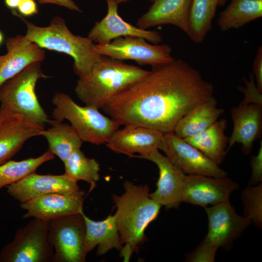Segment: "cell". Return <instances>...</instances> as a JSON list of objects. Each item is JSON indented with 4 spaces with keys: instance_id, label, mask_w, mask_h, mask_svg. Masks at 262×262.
Listing matches in <instances>:
<instances>
[{
    "instance_id": "6da1fadb",
    "label": "cell",
    "mask_w": 262,
    "mask_h": 262,
    "mask_svg": "<svg viewBox=\"0 0 262 262\" xmlns=\"http://www.w3.org/2000/svg\"><path fill=\"white\" fill-rule=\"evenodd\" d=\"M214 87L182 59L152 66L145 77L109 99L101 109L119 126L172 132L179 121L213 96Z\"/></svg>"
},
{
    "instance_id": "7a4b0ae2",
    "label": "cell",
    "mask_w": 262,
    "mask_h": 262,
    "mask_svg": "<svg viewBox=\"0 0 262 262\" xmlns=\"http://www.w3.org/2000/svg\"><path fill=\"white\" fill-rule=\"evenodd\" d=\"M125 192L113 195L116 207L115 213L121 244V255L124 260L130 259L134 251L146 241L145 230L157 217L161 206L149 196L147 185H137L126 180Z\"/></svg>"
},
{
    "instance_id": "3957f363",
    "label": "cell",
    "mask_w": 262,
    "mask_h": 262,
    "mask_svg": "<svg viewBox=\"0 0 262 262\" xmlns=\"http://www.w3.org/2000/svg\"><path fill=\"white\" fill-rule=\"evenodd\" d=\"M12 13L27 27L24 37L42 49L66 53L73 59V69L79 78L88 74L102 55L96 50V44L87 36L76 35L70 32L63 18L54 17L49 25L39 27L26 19L15 10Z\"/></svg>"
},
{
    "instance_id": "277c9868",
    "label": "cell",
    "mask_w": 262,
    "mask_h": 262,
    "mask_svg": "<svg viewBox=\"0 0 262 262\" xmlns=\"http://www.w3.org/2000/svg\"><path fill=\"white\" fill-rule=\"evenodd\" d=\"M149 72L123 61L102 55L88 74L79 78L75 92L85 105L100 110L114 96Z\"/></svg>"
},
{
    "instance_id": "5b68a950",
    "label": "cell",
    "mask_w": 262,
    "mask_h": 262,
    "mask_svg": "<svg viewBox=\"0 0 262 262\" xmlns=\"http://www.w3.org/2000/svg\"><path fill=\"white\" fill-rule=\"evenodd\" d=\"M54 120L68 121L83 142L100 145L106 144L119 125L98 110L85 105L82 106L71 97L62 92H56L52 98Z\"/></svg>"
},
{
    "instance_id": "8992f818",
    "label": "cell",
    "mask_w": 262,
    "mask_h": 262,
    "mask_svg": "<svg viewBox=\"0 0 262 262\" xmlns=\"http://www.w3.org/2000/svg\"><path fill=\"white\" fill-rule=\"evenodd\" d=\"M204 208L208 220V233L197 247L187 254L189 262H214L217 249L231 244L251 223L236 213L229 201Z\"/></svg>"
},
{
    "instance_id": "52a82bcc",
    "label": "cell",
    "mask_w": 262,
    "mask_h": 262,
    "mask_svg": "<svg viewBox=\"0 0 262 262\" xmlns=\"http://www.w3.org/2000/svg\"><path fill=\"white\" fill-rule=\"evenodd\" d=\"M41 62L32 63L4 82L0 86V102L1 106L44 126L51 120L40 104L35 90L38 80L49 77L43 72Z\"/></svg>"
},
{
    "instance_id": "ba28073f",
    "label": "cell",
    "mask_w": 262,
    "mask_h": 262,
    "mask_svg": "<svg viewBox=\"0 0 262 262\" xmlns=\"http://www.w3.org/2000/svg\"><path fill=\"white\" fill-rule=\"evenodd\" d=\"M49 221L33 218L0 251V262H50L53 248L48 238Z\"/></svg>"
},
{
    "instance_id": "9c48e42d",
    "label": "cell",
    "mask_w": 262,
    "mask_h": 262,
    "mask_svg": "<svg viewBox=\"0 0 262 262\" xmlns=\"http://www.w3.org/2000/svg\"><path fill=\"white\" fill-rule=\"evenodd\" d=\"M82 212L49 222L48 238L54 250L52 262L85 261V223Z\"/></svg>"
},
{
    "instance_id": "30bf717a",
    "label": "cell",
    "mask_w": 262,
    "mask_h": 262,
    "mask_svg": "<svg viewBox=\"0 0 262 262\" xmlns=\"http://www.w3.org/2000/svg\"><path fill=\"white\" fill-rule=\"evenodd\" d=\"M145 39L132 36L120 37L105 44H96L100 55L123 61L131 60L140 65L151 66L167 63L174 58L166 44H151Z\"/></svg>"
},
{
    "instance_id": "8fae6325",
    "label": "cell",
    "mask_w": 262,
    "mask_h": 262,
    "mask_svg": "<svg viewBox=\"0 0 262 262\" xmlns=\"http://www.w3.org/2000/svg\"><path fill=\"white\" fill-rule=\"evenodd\" d=\"M158 149L188 175L219 178L228 175L218 164L173 131L164 133Z\"/></svg>"
},
{
    "instance_id": "7c38bea8",
    "label": "cell",
    "mask_w": 262,
    "mask_h": 262,
    "mask_svg": "<svg viewBox=\"0 0 262 262\" xmlns=\"http://www.w3.org/2000/svg\"><path fill=\"white\" fill-rule=\"evenodd\" d=\"M149 160L158 167L159 177L157 188L149 196L153 200L166 209L176 208L182 202L186 174L162 155L158 149L143 155H134Z\"/></svg>"
},
{
    "instance_id": "4fadbf2b",
    "label": "cell",
    "mask_w": 262,
    "mask_h": 262,
    "mask_svg": "<svg viewBox=\"0 0 262 262\" xmlns=\"http://www.w3.org/2000/svg\"><path fill=\"white\" fill-rule=\"evenodd\" d=\"M44 126L6 107L0 106V164L9 161L32 138L41 136Z\"/></svg>"
},
{
    "instance_id": "5bb4252c",
    "label": "cell",
    "mask_w": 262,
    "mask_h": 262,
    "mask_svg": "<svg viewBox=\"0 0 262 262\" xmlns=\"http://www.w3.org/2000/svg\"><path fill=\"white\" fill-rule=\"evenodd\" d=\"M238 183L227 176L212 177L186 175L182 202L203 207L229 201Z\"/></svg>"
},
{
    "instance_id": "9a60e30c",
    "label": "cell",
    "mask_w": 262,
    "mask_h": 262,
    "mask_svg": "<svg viewBox=\"0 0 262 262\" xmlns=\"http://www.w3.org/2000/svg\"><path fill=\"white\" fill-rule=\"evenodd\" d=\"M105 1L107 14L101 20L95 23L88 34L95 44H105L115 39L128 36L142 37L154 44L163 42L160 33L141 29L123 20L118 13V4L115 0Z\"/></svg>"
},
{
    "instance_id": "2e32d148",
    "label": "cell",
    "mask_w": 262,
    "mask_h": 262,
    "mask_svg": "<svg viewBox=\"0 0 262 262\" xmlns=\"http://www.w3.org/2000/svg\"><path fill=\"white\" fill-rule=\"evenodd\" d=\"M7 189L9 195L20 203L48 195L69 194L80 190L77 182L65 174L40 175L35 172L7 186Z\"/></svg>"
},
{
    "instance_id": "e0dca14e",
    "label": "cell",
    "mask_w": 262,
    "mask_h": 262,
    "mask_svg": "<svg viewBox=\"0 0 262 262\" xmlns=\"http://www.w3.org/2000/svg\"><path fill=\"white\" fill-rule=\"evenodd\" d=\"M233 130L226 152L236 143L241 144L242 152L247 155L252 151L254 142L262 132V103L242 100L231 110Z\"/></svg>"
},
{
    "instance_id": "ac0fdd59",
    "label": "cell",
    "mask_w": 262,
    "mask_h": 262,
    "mask_svg": "<svg viewBox=\"0 0 262 262\" xmlns=\"http://www.w3.org/2000/svg\"><path fill=\"white\" fill-rule=\"evenodd\" d=\"M84 195V191L81 189L69 194L48 195L21 203L20 207L26 211L24 218L32 217L49 222L83 210Z\"/></svg>"
},
{
    "instance_id": "d6986e66",
    "label": "cell",
    "mask_w": 262,
    "mask_h": 262,
    "mask_svg": "<svg viewBox=\"0 0 262 262\" xmlns=\"http://www.w3.org/2000/svg\"><path fill=\"white\" fill-rule=\"evenodd\" d=\"M124 126L115 130L106 144L112 151L132 157L135 153L143 155L158 149L163 132L143 126Z\"/></svg>"
},
{
    "instance_id": "ffe728a7",
    "label": "cell",
    "mask_w": 262,
    "mask_h": 262,
    "mask_svg": "<svg viewBox=\"0 0 262 262\" xmlns=\"http://www.w3.org/2000/svg\"><path fill=\"white\" fill-rule=\"evenodd\" d=\"M7 53L0 55V86L30 65L42 62L45 58L43 49L18 35L8 38Z\"/></svg>"
},
{
    "instance_id": "44dd1931",
    "label": "cell",
    "mask_w": 262,
    "mask_h": 262,
    "mask_svg": "<svg viewBox=\"0 0 262 262\" xmlns=\"http://www.w3.org/2000/svg\"><path fill=\"white\" fill-rule=\"evenodd\" d=\"M191 2L192 0H153L151 6L138 19L136 25L138 28L147 30L159 25L170 24L187 34Z\"/></svg>"
},
{
    "instance_id": "7402d4cb",
    "label": "cell",
    "mask_w": 262,
    "mask_h": 262,
    "mask_svg": "<svg viewBox=\"0 0 262 262\" xmlns=\"http://www.w3.org/2000/svg\"><path fill=\"white\" fill-rule=\"evenodd\" d=\"M85 223L84 251L87 255L98 246L97 255L102 256L115 248L121 250V244L115 214L109 215L101 221L90 219L82 212Z\"/></svg>"
},
{
    "instance_id": "603a6c76",
    "label": "cell",
    "mask_w": 262,
    "mask_h": 262,
    "mask_svg": "<svg viewBox=\"0 0 262 262\" xmlns=\"http://www.w3.org/2000/svg\"><path fill=\"white\" fill-rule=\"evenodd\" d=\"M223 112V109L217 107V100L212 96L182 117L173 132L182 139L197 135L218 120Z\"/></svg>"
},
{
    "instance_id": "cb8c5ba5",
    "label": "cell",
    "mask_w": 262,
    "mask_h": 262,
    "mask_svg": "<svg viewBox=\"0 0 262 262\" xmlns=\"http://www.w3.org/2000/svg\"><path fill=\"white\" fill-rule=\"evenodd\" d=\"M226 128L227 121L222 118L198 134L184 139L219 165L227 153L229 138L225 133Z\"/></svg>"
},
{
    "instance_id": "d4e9b609",
    "label": "cell",
    "mask_w": 262,
    "mask_h": 262,
    "mask_svg": "<svg viewBox=\"0 0 262 262\" xmlns=\"http://www.w3.org/2000/svg\"><path fill=\"white\" fill-rule=\"evenodd\" d=\"M49 125L50 128L43 129L41 136L47 140L48 149L64 163L75 149L81 147L83 142L70 125L54 119Z\"/></svg>"
},
{
    "instance_id": "484cf974",
    "label": "cell",
    "mask_w": 262,
    "mask_h": 262,
    "mask_svg": "<svg viewBox=\"0 0 262 262\" xmlns=\"http://www.w3.org/2000/svg\"><path fill=\"white\" fill-rule=\"evenodd\" d=\"M262 16V0H230L220 13L217 25L221 31L237 29Z\"/></svg>"
},
{
    "instance_id": "4316f807",
    "label": "cell",
    "mask_w": 262,
    "mask_h": 262,
    "mask_svg": "<svg viewBox=\"0 0 262 262\" xmlns=\"http://www.w3.org/2000/svg\"><path fill=\"white\" fill-rule=\"evenodd\" d=\"M218 0H192L189 20V38L196 43H201L212 28Z\"/></svg>"
},
{
    "instance_id": "83f0119b",
    "label": "cell",
    "mask_w": 262,
    "mask_h": 262,
    "mask_svg": "<svg viewBox=\"0 0 262 262\" xmlns=\"http://www.w3.org/2000/svg\"><path fill=\"white\" fill-rule=\"evenodd\" d=\"M65 174L78 182L86 181L90 184V191L96 186L99 180L100 166L93 158L85 156L81 148L75 149L64 163Z\"/></svg>"
},
{
    "instance_id": "f1b7e54d",
    "label": "cell",
    "mask_w": 262,
    "mask_h": 262,
    "mask_svg": "<svg viewBox=\"0 0 262 262\" xmlns=\"http://www.w3.org/2000/svg\"><path fill=\"white\" fill-rule=\"evenodd\" d=\"M54 157L48 149L37 157L18 161L9 160L0 164V190L35 172L40 165L53 160Z\"/></svg>"
},
{
    "instance_id": "f546056e",
    "label": "cell",
    "mask_w": 262,
    "mask_h": 262,
    "mask_svg": "<svg viewBox=\"0 0 262 262\" xmlns=\"http://www.w3.org/2000/svg\"><path fill=\"white\" fill-rule=\"evenodd\" d=\"M245 217L256 226L262 225V182L256 185H249L242 193Z\"/></svg>"
},
{
    "instance_id": "4dcf8cb0",
    "label": "cell",
    "mask_w": 262,
    "mask_h": 262,
    "mask_svg": "<svg viewBox=\"0 0 262 262\" xmlns=\"http://www.w3.org/2000/svg\"><path fill=\"white\" fill-rule=\"evenodd\" d=\"M243 80L246 83V87L244 88L242 86L238 87V89L244 94L245 98L243 100L262 103V93L260 92L257 87L253 74H250L249 81L244 77Z\"/></svg>"
},
{
    "instance_id": "1f68e13d",
    "label": "cell",
    "mask_w": 262,
    "mask_h": 262,
    "mask_svg": "<svg viewBox=\"0 0 262 262\" xmlns=\"http://www.w3.org/2000/svg\"><path fill=\"white\" fill-rule=\"evenodd\" d=\"M251 175L249 180V185H256L262 180V142L261 141L258 152L252 156L250 162Z\"/></svg>"
},
{
    "instance_id": "d6a6232c",
    "label": "cell",
    "mask_w": 262,
    "mask_h": 262,
    "mask_svg": "<svg viewBox=\"0 0 262 262\" xmlns=\"http://www.w3.org/2000/svg\"><path fill=\"white\" fill-rule=\"evenodd\" d=\"M252 71L256 81V86L258 90L262 93V47L258 49L253 62Z\"/></svg>"
},
{
    "instance_id": "836d02e7",
    "label": "cell",
    "mask_w": 262,
    "mask_h": 262,
    "mask_svg": "<svg viewBox=\"0 0 262 262\" xmlns=\"http://www.w3.org/2000/svg\"><path fill=\"white\" fill-rule=\"evenodd\" d=\"M19 14L22 16H32L38 13V9L34 0H21L17 8Z\"/></svg>"
},
{
    "instance_id": "e575fe53",
    "label": "cell",
    "mask_w": 262,
    "mask_h": 262,
    "mask_svg": "<svg viewBox=\"0 0 262 262\" xmlns=\"http://www.w3.org/2000/svg\"><path fill=\"white\" fill-rule=\"evenodd\" d=\"M41 4H54L69 10L81 12L82 11L72 0H37Z\"/></svg>"
},
{
    "instance_id": "d590c367",
    "label": "cell",
    "mask_w": 262,
    "mask_h": 262,
    "mask_svg": "<svg viewBox=\"0 0 262 262\" xmlns=\"http://www.w3.org/2000/svg\"><path fill=\"white\" fill-rule=\"evenodd\" d=\"M21 0H4L6 6L13 10L17 9Z\"/></svg>"
},
{
    "instance_id": "8d00e7d4",
    "label": "cell",
    "mask_w": 262,
    "mask_h": 262,
    "mask_svg": "<svg viewBox=\"0 0 262 262\" xmlns=\"http://www.w3.org/2000/svg\"><path fill=\"white\" fill-rule=\"evenodd\" d=\"M117 4H120L121 3L123 2H128L131 0H115ZM150 1L152 2L153 0H149Z\"/></svg>"
},
{
    "instance_id": "74e56055",
    "label": "cell",
    "mask_w": 262,
    "mask_h": 262,
    "mask_svg": "<svg viewBox=\"0 0 262 262\" xmlns=\"http://www.w3.org/2000/svg\"><path fill=\"white\" fill-rule=\"evenodd\" d=\"M227 0H218V6H222L225 4Z\"/></svg>"
},
{
    "instance_id": "f35d334b",
    "label": "cell",
    "mask_w": 262,
    "mask_h": 262,
    "mask_svg": "<svg viewBox=\"0 0 262 262\" xmlns=\"http://www.w3.org/2000/svg\"><path fill=\"white\" fill-rule=\"evenodd\" d=\"M4 40V36L3 33L0 31V46Z\"/></svg>"
}]
</instances>
